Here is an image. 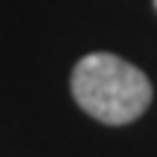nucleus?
Instances as JSON below:
<instances>
[{
    "label": "nucleus",
    "mask_w": 157,
    "mask_h": 157,
    "mask_svg": "<svg viewBox=\"0 0 157 157\" xmlns=\"http://www.w3.org/2000/svg\"><path fill=\"white\" fill-rule=\"evenodd\" d=\"M71 93L90 117L108 126L132 123L151 105L148 77L114 52H93L74 65Z\"/></svg>",
    "instance_id": "f257e3e1"
},
{
    "label": "nucleus",
    "mask_w": 157,
    "mask_h": 157,
    "mask_svg": "<svg viewBox=\"0 0 157 157\" xmlns=\"http://www.w3.org/2000/svg\"><path fill=\"white\" fill-rule=\"evenodd\" d=\"M154 6H157V0H154Z\"/></svg>",
    "instance_id": "f03ea898"
}]
</instances>
